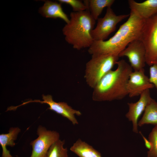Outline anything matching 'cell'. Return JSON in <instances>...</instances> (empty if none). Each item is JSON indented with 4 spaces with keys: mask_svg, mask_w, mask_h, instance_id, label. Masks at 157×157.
<instances>
[{
    "mask_svg": "<svg viewBox=\"0 0 157 157\" xmlns=\"http://www.w3.org/2000/svg\"><path fill=\"white\" fill-rule=\"evenodd\" d=\"M146 51V63L157 65V13L145 20L140 39Z\"/></svg>",
    "mask_w": 157,
    "mask_h": 157,
    "instance_id": "5",
    "label": "cell"
},
{
    "mask_svg": "<svg viewBox=\"0 0 157 157\" xmlns=\"http://www.w3.org/2000/svg\"><path fill=\"white\" fill-rule=\"evenodd\" d=\"M154 87L145 74L144 69L132 71L130 74L127 84L128 95L130 97L140 96L145 90Z\"/></svg>",
    "mask_w": 157,
    "mask_h": 157,
    "instance_id": "10",
    "label": "cell"
},
{
    "mask_svg": "<svg viewBox=\"0 0 157 157\" xmlns=\"http://www.w3.org/2000/svg\"><path fill=\"white\" fill-rule=\"evenodd\" d=\"M65 141L59 139L50 147L48 152L47 157H68L67 150L63 145Z\"/></svg>",
    "mask_w": 157,
    "mask_h": 157,
    "instance_id": "18",
    "label": "cell"
},
{
    "mask_svg": "<svg viewBox=\"0 0 157 157\" xmlns=\"http://www.w3.org/2000/svg\"><path fill=\"white\" fill-rule=\"evenodd\" d=\"M128 3L131 10L144 20L157 13V0H147L140 3L129 0Z\"/></svg>",
    "mask_w": 157,
    "mask_h": 157,
    "instance_id": "12",
    "label": "cell"
},
{
    "mask_svg": "<svg viewBox=\"0 0 157 157\" xmlns=\"http://www.w3.org/2000/svg\"><path fill=\"white\" fill-rule=\"evenodd\" d=\"M141 134L142 135L144 139L145 142V145L146 147L149 149H150L151 147V144L149 140H148L146 139V138L144 137L141 133Z\"/></svg>",
    "mask_w": 157,
    "mask_h": 157,
    "instance_id": "22",
    "label": "cell"
},
{
    "mask_svg": "<svg viewBox=\"0 0 157 157\" xmlns=\"http://www.w3.org/2000/svg\"><path fill=\"white\" fill-rule=\"evenodd\" d=\"M148 124L157 125V102L152 99L146 107L138 126Z\"/></svg>",
    "mask_w": 157,
    "mask_h": 157,
    "instance_id": "17",
    "label": "cell"
},
{
    "mask_svg": "<svg viewBox=\"0 0 157 157\" xmlns=\"http://www.w3.org/2000/svg\"><path fill=\"white\" fill-rule=\"evenodd\" d=\"M88 9L91 15L95 20H97L105 7H111L115 1L114 0H84Z\"/></svg>",
    "mask_w": 157,
    "mask_h": 157,
    "instance_id": "16",
    "label": "cell"
},
{
    "mask_svg": "<svg viewBox=\"0 0 157 157\" xmlns=\"http://www.w3.org/2000/svg\"><path fill=\"white\" fill-rule=\"evenodd\" d=\"M70 150L79 157H102L99 152L80 139L74 143Z\"/></svg>",
    "mask_w": 157,
    "mask_h": 157,
    "instance_id": "15",
    "label": "cell"
},
{
    "mask_svg": "<svg viewBox=\"0 0 157 157\" xmlns=\"http://www.w3.org/2000/svg\"><path fill=\"white\" fill-rule=\"evenodd\" d=\"M37 134L38 138L30 143L32 148L30 157H47L51 146L60 139L59 134L56 131L47 130L44 127L39 126Z\"/></svg>",
    "mask_w": 157,
    "mask_h": 157,
    "instance_id": "7",
    "label": "cell"
},
{
    "mask_svg": "<svg viewBox=\"0 0 157 157\" xmlns=\"http://www.w3.org/2000/svg\"><path fill=\"white\" fill-rule=\"evenodd\" d=\"M61 3L68 4L72 7L73 12H80L88 9V7L84 3L79 0H59Z\"/></svg>",
    "mask_w": 157,
    "mask_h": 157,
    "instance_id": "20",
    "label": "cell"
},
{
    "mask_svg": "<svg viewBox=\"0 0 157 157\" xmlns=\"http://www.w3.org/2000/svg\"><path fill=\"white\" fill-rule=\"evenodd\" d=\"M70 16L62 30L66 41L77 50L89 48L94 41L91 32L96 20L88 10L72 12Z\"/></svg>",
    "mask_w": 157,
    "mask_h": 157,
    "instance_id": "3",
    "label": "cell"
},
{
    "mask_svg": "<svg viewBox=\"0 0 157 157\" xmlns=\"http://www.w3.org/2000/svg\"><path fill=\"white\" fill-rule=\"evenodd\" d=\"M129 16V14L117 15L111 7L107 8L105 15L97 19V25L92 31L94 41L105 40L115 31L117 24Z\"/></svg>",
    "mask_w": 157,
    "mask_h": 157,
    "instance_id": "6",
    "label": "cell"
},
{
    "mask_svg": "<svg viewBox=\"0 0 157 157\" xmlns=\"http://www.w3.org/2000/svg\"><path fill=\"white\" fill-rule=\"evenodd\" d=\"M149 73V82L155 87L157 90V65L154 64L150 66Z\"/></svg>",
    "mask_w": 157,
    "mask_h": 157,
    "instance_id": "21",
    "label": "cell"
},
{
    "mask_svg": "<svg viewBox=\"0 0 157 157\" xmlns=\"http://www.w3.org/2000/svg\"><path fill=\"white\" fill-rule=\"evenodd\" d=\"M119 56L126 57L134 71L144 69L146 63V51L144 44L140 39L131 42L119 53Z\"/></svg>",
    "mask_w": 157,
    "mask_h": 157,
    "instance_id": "8",
    "label": "cell"
},
{
    "mask_svg": "<svg viewBox=\"0 0 157 157\" xmlns=\"http://www.w3.org/2000/svg\"><path fill=\"white\" fill-rule=\"evenodd\" d=\"M151 98L149 90L144 91L140 95L139 99L135 103H128L129 110L126 114V117L133 124V130L138 133V119L144 111L146 107L151 101Z\"/></svg>",
    "mask_w": 157,
    "mask_h": 157,
    "instance_id": "11",
    "label": "cell"
},
{
    "mask_svg": "<svg viewBox=\"0 0 157 157\" xmlns=\"http://www.w3.org/2000/svg\"><path fill=\"white\" fill-rule=\"evenodd\" d=\"M148 139L151 147L147 152V157H157V125L152 129Z\"/></svg>",
    "mask_w": 157,
    "mask_h": 157,
    "instance_id": "19",
    "label": "cell"
},
{
    "mask_svg": "<svg viewBox=\"0 0 157 157\" xmlns=\"http://www.w3.org/2000/svg\"><path fill=\"white\" fill-rule=\"evenodd\" d=\"M43 101L40 100H31L24 103L22 105L30 102H39L42 104L45 103L48 105L49 107L48 109L52 110L56 113L61 115L67 118L74 125L78 124V122L75 117V115L80 116L81 113L79 110L73 109L67 103L64 102H58L54 101L52 97L50 95H43Z\"/></svg>",
    "mask_w": 157,
    "mask_h": 157,
    "instance_id": "9",
    "label": "cell"
},
{
    "mask_svg": "<svg viewBox=\"0 0 157 157\" xmlns=\"http://www.w3.org/2000/svg\"><path fill=\"white\" fill-rule=\"evenodd\" d=\"M117 67L104 76L93 88L92 99L97 101L121 100L128 95L126 88L131 65L124 60H118Z\"/></svg>",
    "mask_w": 157,
    "mask_h": 157,
    "instance_id": "2",
    "label": "cell"
},
{
    "mask_svg": "<svg viewBox=\"0 0 157 157\" xmlns=\"http://www.w3.org/2000/svg\"><path fill=\"white\" fill-rule=\"evenodd\" d=\"M91 56L86 64L84 76L87 85L93 89L104 76L112 70L119 57L116 54Z\"/></svg>",
    "mask_w": 157,
    "mask_h": 157,
    "instance_id": "4",
    "label": "cell"
},
{
    "mask_svg": "<svg viewBox=\"0 0 157 157\" xmlns=\"http://www.w3.org/2000/svg\"><path fill=\"white\" fill-rule=\"evenodd\" d=\"M20 131V129L18 127H11L8 133L0 135V144L2 149L1 157H13L6 147L8 146L13 147L15 145L14 141Z\"/></svg>",
    "mask_w": 157,
    "mask_h": 157,
    "instance_id": "14",
    "label": "cell"
},
{
    "mask_svg": "<svg viewBox=\"0 0 157 157\" xmlns=\"http://www.w3.org/2000/svg\"><path fill=\"white\" fill-rule=\"evenodd\" d=\"M127 21L107 40L94 41L88 48L91 55L116 54L119 55L133 41L140 39L145 20L131 10Z\"/></svg>",
    "mask_w": 157,
    "mask_h": 157,
    "instance_id": "1",
    "label": "cell"
},
{
    "mask_svg": "<svg viewBox=\"0 0 157 157\" xmlns=\"http://www.w3.org/2000/svg\"><path fill=\"white\" fill-rule=\"evenodd\" d=\"M39 12L47 18H59L66 24L69 21V19L63 11L60 3L46 1L44 5L40 8Z\"/></svg>",
    "mask_w": 157,
    "mask_h": 157,
    "instance_id": "13",
    "label": "cell"
}]
</instances>
